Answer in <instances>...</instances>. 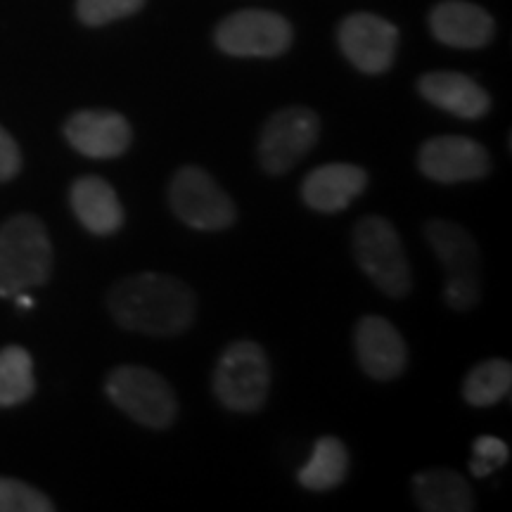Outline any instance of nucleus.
Wrapping results in <instances>:
<instances>
[{
    "label": "nucleus",
    "instance_id": "1",
    "mask_svg": "<svg viewBox=\"0 0 512 512\" xmlns=\"http://www.w3.org/2000/svg\"><path fill=\"white\" fill-rule=\"evenodd\" d=\"M107 309L128 332L176 337L195 323L197 294L176 275L133 273L112 287Z\"/></svg>",
    "mask_w": 512,
    "mask_h": 512
},
{
    "label": "nucleus",
    "instance_id": "2",
    "mask_svg": "<svg viewBox=\"0 0 512 512\" xmlns=\"http://www.w3.org/2000/svg\"><path fill=\"white\" fill-rule=\"evenodd\" d=\"M53 273L48 228L34 214H17L0 226V297L46 285Z\"/></svg>",
    "mask_w": 512,
    "mask_h": 512
},
{
    "label": "nucleus",
    "instance_id": "3",
    "mask_svg": "<svg viewBox=\"0 0 512 512\" xmlns=\"http://www.w3.org/2000/svg\"><path fill=\"white\" fill-rule=\"evenodd\" d=\"M356 264L368 275L370 283L387 297L401 299L411 292L413 275L408 264L406 249L392 226L384 216H366L354 226L351 235Z\"/></svg>",
    "mask_w": 512,
    "mask_h": 512
},
{
    "label": "nucleus",
    "instance_id": "4",
    "mask_svg": "<svg viewBox=\"0 0 512 512\" xmlns=\"http://www.w3.org/2000/svg\"><path fill=\"white\" fill-rule=\"evenodd\" d=\"M425 235L444 268V302L453 311H470L482 294V256L475 238L448 219H432Z\"/></svg>",
    "mask_w": 512,
    "mask_h": 512
},
{
    "label": "nucleus",
    "instance_id": "5",
    "mask_svg": "<svg viewBox=\"0 0 512 512\" xmlns=\"http://www.w3.org/2000/svg\"><path fill=\"white\" fill-rule=\"evenodd\" d=\"M105 392L119 411L147 430H169L178 418L174 387L157 370L119 366L107 375Z\"/></svg>",
    "mask_w": 512,
    "mask_h": 512
},
{
    "label": "nucleus",
    "instance_id": "6",
    "mask_svg": "<svg viewBox=\"0 0 512 512\" xmlns=\"http://www.w3.org/2000/svg\"><path fill=\"white\" fill-rule=\"evenodd\" d=\"M271 389V363L264 347L249 339L233 342L214 370V396L233 413H256L264 408Z\"/></svg>",
    "mask_w": 512,
    "mask_h": 512
},
{
    "label": "nucleus",
    "instance_id": "7",
    "mask_svg": "<svg viewBox=\"0 0 512 512\" xmlns=\"http://www.w3.org/2000/svg\"><path fill=\"white\" fill-rule=\"evenodd\" d=\"M169 204L176 219L195 230H226L238 221L230 195L200 166H183L169 183Z\"/></svg>",
    "mask_w": 512,
    "mask_h": 512
},
{
    "label": "nucleus",
    "instance_id": "8",
    "mask_svg": "<svg viewBox=\"0 0 512 512\" xmlns=\"http://www.w3.org/2000/svg\"><path fill=\"white\" fill-rule=\"evenodd\" d=\"M320 136L318 114L304 105L283 107L268 117L261 128L259 164L268 176H283L292 171L313 150Z\"/></svg>",
    "mask_w": 512,
    "mask_h": 512
},
{
    "label": "nucleus",
    "instance_id": "9",
    "mask_svg": "<svg viewBox=\"0 0 512 512\" xmlns=\"http://www.w3.org/2000/svg\"><path fill=\"white\" fill-rule=\"evenodd\" d=\"M216 46L233 57H278L292 46V27L271 10H240L216 27Z\"/></svg>",
    "mask_w": 512,
    "mask_h": 512
},
{
    "label": "nucleus",
    "instance_id": "10",
    "mask_svg": "<svg viewBox=\"0 0 512 512\" xmlns=\"http://www.w3.org/2000/svg\"><path fill=\"white\" fill-rule=\"evenodd\" d=\"M337 38L342 53L361 72L382 74L392 69L399 48V29L387 19L356 12L339 24Z\"/></svg>",
    "mask_w": 512,
    "mask_h": 512
},
{
    "label": "nucleus",
    "instance_id": "11",
    "mask_svg": "<svg viewBox=\"0 0 512 512\" xmlns=\"http://www.w3.org/2000/svg\"><path fill=\"white\" fill-rule=\"evenodd\" d=\"M422 176L437 183L482 181L491 171V157L486 147L465 136H439L425 140L418 152Z\"/></svg>",
    "mask_w": 512,
    "mask_h": 512
},
{
    "label": "nucleus",
    "instance_id": "12",
    "mask_svg": "<svg viewBox=\"0 0 512 512\" xmlns=\"http://www.w3.org/2000/svg\"><path fill=\"white\" fill-rule=\"evenodd\" d=\"M64 138L88 159H117L133 143L131 124L112 110H81L64 121Z\"/></svg>",
    "mask_w": 512,
    "mask_h": 512
},
{
    "label": "nucleus",
    "instance_id": "13",
    "mask_svg": "<svg viewBox=\"0 0 512 512\" xmlns=\"http://www.w3.org/2000/svg\"><path fill=\"white\" fill-rule=\"evenodd\" d=\"M354 347L363 373L373 380H396L408 368V347L401 332L375 313H368L356 323Z\"/></svg>",
    "mask_w": 512,
    "mask_h": 512
},
{
    "label": "nucleus",
    "instance_id": "14",
    "mask_svg": "<svg viewBox=\"0 0 512 512\" xmlns=\"http://www.w3.org/2000/svg\"><path fill=\"white\" fill-rule=\"evenodd\" d=\"M368 185V171L356 164L332 162L313 169L302 183V200L306 207L320 214H337L347 209Z\"/></svg>",
    "mask_w": 512,
    "mask_h": 512
},
{
    "label": "nucleus",
    "instance_id": "15",
    "mask_svg": "<svg viewBox=\"0 0 512 512\" xmlns=\"http://www.w3.org/2000/svg\"><path fill=\"white\" fill-rule=\"evenodd\" d=\"M430 29L444 46L477 50L494 38V17L465 0H444L430 12Z\"/></svg>",
    "mask_w": 512,
    "mask_h": 512
},
{
    "label": "nucleus",
    "instance_id": "16",
    "mask_svg": "<svg viewBox=\"0 0 512 512\" xmlns=\"http://www.w3.org/2000/svg\"><path fill=\"white\" fill-rule=\"evenodd\" d=\"M69 202L81 226L98 238L119 233L126 221L117 190L100 176L76 178L69 190Z\"/></svg>",
    "mask_w": 512,
    "mask_h": 512
},
{
    "label": "nucleus",
    "instance_id": "17",
    "mask_svg": "<svg viewBox=\"0 0 512 512\" xmlns=\"http://www.w3.org/2000/svg\"><path fill=\"white\" fill-rule=\"evenodd\" d=\"M418 91L430 105L460 119H482L491 107L489 93L475 79L458 72H430L420 76Z\"/></svg>",
    "mask_w": 512,
    "mask_h": 512
},
{
    "label": "nucleus",
    "instance_id": "18",
    "mask_svg": "<svg viewBox=\"0 0 512 512\" xmlns=\"http://www.w3.org/2000/svg\"><path fill=\"white\" fill-rule=\"evenodd\" d=\"M413 498L420 510L427 512H470L475 510V496L470 484L456 470H427L413 477Z\"/></svg>",
    "mask_w": 512,
    "mask_h": 512
},
{
    "label": "nucleus",
    "instance_id": "19",
    "mask_svg": "<svg viewBox=\"0 0 512 512\" xmlns=\"http://www.w3.org/2000/svg\"><path fill=\"white\" fill-rule=\"evenodd\" d=\"M349 453L347 446L337 437H320L313 444V453L302 470H299V484L309 491H332L347 479Z\"/></svg>",
    "mask_w": 512,
    "mask_h": 512
},
{
    "label": "nucleus",
    "instance_id": "20",
    "mask_svg": "<svg viewBox=\"0 0 512 512\" xmlns=\"http://www.w3.org/2000/svg\"><path fill=\"white\" fill-rule=\"evenodd\" d=\"M512 366L505 358H489L470 370L463 382V399L475 408H489L510 396Z\"/></svg>",
    "mask_w": 512,
    "mask_h": 512
},
{
    "label": "nucleus",
    "instance_id": "21",
    "mask_svg": "<svg viewBox=\"0 0 512 512\" xmlns=\"http://www.w3.org/2000/svg\"><path fill=\"white\" fill-rule=\"evenodd\" d=\"M36 392L34 361L24 347L0 349V408L29 401Z\"/></svg>",
    "mask_w": 512,
    "mask_h": 512
},
{
    "label": "nucleus",
    "instance_id": "22",
    "mask_svg": "<svg viewBox=\"0 0 512 512\" xmlns=\"http://www.w3.org/2000/svg\"><path fill=\"white\" fill-rule=\"evenodd\" d=\"M55 505L46 494L27 482L0 477V512H53Z\"/></svg>",
    "mask_w": 512,
    "mask_h": 512
},
{
    "label": "nucleus",
    "instance_id": "23",
    "mask_svg": "<svg viewBox=\"0 0 512 512\" xmlns=\"http://www.w3.org/2000/svg\"><path fill=\"white\" fill-rule=\"evenodd\" d=\"M143 5L145 0H79L76 15L88 27H105L117 19L136 15L138 10H143Z\"/></svg>",
    "mask_w": 512,
    "mask_h": 512
},
{
    "label": "nucleus",
    "instance_id": "24",
    "mask_svg": "<svg viewBox=\"0 0 512 512\" xmlns=\"http://www.w3.org/2000/svg\"><path fill=\"white\" fill-rule=\"evenodd\" d=\"M508 458H510L508 444H505L503 439L484 434V437H479L475 441V446H472L470 472L475 477L484 479V477H489L494 470H498V467H503L505 463H508Z\"/></svg>",
    "mask_w": 512,
    "mask_h": 512
},
{
    "label": "nucleus",
    "instance_id": "25",
    "mask_svg": "<svg viewBox=\"0 0 512 512\" xmlns=\"http://www.w3.org/2000/svg\"><path fill=\"white\" fill-rule=\"evenodd\" d=\"M22 169V152H19V145L15 138L0 126V183L12 181Z\"/></svg>",
    "mask_w": 512,
    "mask_h": 512
},
{
    "label": "nucleus",
    "instance_id": "26",
    "mask_svg": "<svg viewBox=\"0 0 512 512\" xmlns=\"http://www.w3.org/2000/svg\"><path fill=\"white\" fill-rule=\"evenodd\" d=\"M15 299H17V304L22 306V309H31V306H34V299H31L27 292H19V294H15Z\"/></svg>",
    "mask_w": 512,
    "mask_h": 512
}]
</instances>
